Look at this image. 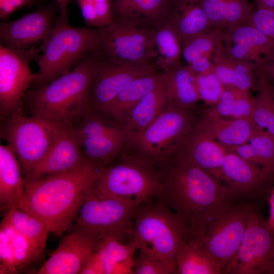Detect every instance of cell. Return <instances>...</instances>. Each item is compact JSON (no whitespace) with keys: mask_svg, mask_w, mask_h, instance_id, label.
Returning a JSON list of instances; mask_svg holds the SVG:
<instances>
[{"mask_svg":"<svg viewBox=\"0 0 274 274\" xmlns=\"http://www.w3.org/2000/svg\"><path fill=\"white\" fill-rule=\"evenodd\" d=\"M97 168L85 161L64 172L24 181L16 207L39 218L49 233L61 235L76 219Z\"/></svg>","mask_w":274,"mask_h":274,"instance_id":"6da1fadb","label":"cell"},{"mask_svg":"<svg viewBox=\"0 0 274 274\" xmlns=\"http://www.w3.org/2000/svg\"><path fill=\"white\" fill-rule=\"evenodd\" d=\"M108 60L97 49L89 52L68 73L29 90L23 99V111L28 115L72 127L91 109L92 85Z\"/></svg>","mask_w":274,"mask_h":274,"instance_id":"7a4b0ae2","label":"cell"},{"mask_svg":"<svg viewBox=\"0 0 274 274\" xmlns=\"http://www.w3.org/2000/svg\"><path fill=\"white\" fill-rule=\"evenodd\" d=\"M163 198L187 224L215 205L230 200L225 185L191 162L173 156L159 164Z\"/></svg>","mask_w":274,"mask_h":274,"instance_id":"3957f363","label":"cell"},{"mask_svg":"<svg viewBox=\"0 0 274 274\" xmlns=\"http://www.w3.org/2000/svg\"><path fill=\"white\" fill-rule=\"evenodd\" d=\"M254 208L246 201L219 203L189 222L186 239L212 257L222 271L236 253Z\"/></svg>","mask_w":274,"mask_h":274,"instance_id":"277c9868","label":"cell"},{"mask_svg":"<svg viewBox=\"0 0 274 274\" xmlns=\"http://www.w3.org/2000/svg\"><path fill=\"white\" fill-rule=\"evenodd\" d=\"M100 36L99 27H75L56 21L49 37L39 47L43 53L35 59L39 71L31 89L43 86L70 72L88 53L97 49Z\"/></svg>","mask_w":274,"mask_h":274,"instance_id":"5b68a950","label":"cell"},{"mask_svg":"<svg viewBox=\"0 0 274 274\" xmlns=\"http://www.w3.org/2000/svg\"><path fill=\"white\" fill-rule=\"evenodd\" d=\"M67 127L27 115L22 106L1 117L0 136L15 154L24 178L43 160Z\"/></svg>","mask_w":274,"mask_h":274,"instance_id":"8992f818","label":"cell"},{"mask_svg":"<svg viewBox=\"0 0 274 274\" xmlns=\"http://www.w3.org/2000/svg\"><path fill=\"white\" fill-rule=\"evenodd\" d=\"M196 121L191 109L167 104L146 128L127 133L125 145L133 156L153 165L159 164L175 154Z\"/></svg>","mask_w":274,"mask_h":274,"instance_id":"52a82bcc","label":"cell"},{"mask_svg":"<svg viewBox=\"0 0 274 274\" xmlns=\"http://www.w3.org/2000/svg\"><path fill=\"white\" fill-rule=\"evenodd\" d=\"M153 164L131 155L115 165L97 168L91 189L97 193L139 204L155 197L163 199L161 174Z\"/></svg>","mask_w":274,"mask_h":274,"instance_id":"ba28073f","label":"cell"},{"mask_svg":"<svg viewBox=\"0 0 274 274\" xmlns=\"http://www.w3.org/2000/svg\"><path fill=\"white\" fill-rule=\"evenodd\" d=\"M149 202L139 207L129 241L140 251L175 261L177 252L186 238L187 224L164 203Z\"/></svg>","mask_w":274,"mask_h":274,"instance_id":"9c48e42d","label":"cell"},{"mask_svg":"<svg viewBox=\"0 0 274 274\" xmlns=\"http://www.w3.org/2000/svg\"><path fill=\"white\" fill-rule=\"evenodd\" d=\"M141 204L101 195L91 188L76 219L79 228L99 238L111 236L124 242L130 239L135 214Z\"/></svg>","mask_w":274,"mask_h":274,"instance_id":"30bf717a","label":"cell"},{"mask_svg":"<svg viewBox=\"0 0 274 274\" xmlns=\"http://www.w3.org/2000/svg\"><path fill=\"white\" fill-rule=\"evenodd\" d=\"M70 128L84 160L97 168L109 165L125 145L127 133L122 124L92 109Z\"/></svg>","mask_w":274,"mask_h":274,"instance_id":"8fae6325","label":"cell"},{"mask_svg":"<svg viewBox=\"0 0 274 274\" xmlns=\"http://www.w3.org/2000/svg\"><path fill=\"white\" fill-rule=\"evenodd\" d=\"M274 230L254 208L234 256L223 269L226 274H272Z\"/></svg>","mask_w":274,"mask_h":274,"instance_id":"7c38bea8","label":"cell"},{"mask_svg":"<svg viewBox=\"0 0 274 274\" xmlns=\"http://www.w3.org/2000/svg\"><path fill=\"white\" fill-rule=\"evenodd\" d=\"M97 49L112 61L122 63H150L156 58L155 29L113 19L99 27Z\"/></svg>","mask_w":274,"mask_h":274,"instance_id":"4fadbf2b","label":"cell"},{"mask_svg":"<svg viewBox=\"0 0 274 274\" xmlns=\"http://www.w3.org/2000/svg\"><path fill=\"white\" fill-rule=\"evenodd\" d=\"M39 47L15 49L0 44V115L6 117L22 106L23 99L38 74L30 64L41 52Z\"/></svg>","mask_w":274,"mask_h":274,"instance_id":"5bb4252c","label":"cell"},{"mask_svg":"<svg viewBox=\"0 0 274 274\" xmlns=\"http://www.w3.org/2000/svg\"><path fill=\"white\" fill-rule=\"evenodd\" d=\"M219 180L225 183L230 200L252 203L270 190L274 173L227 150Z\"/></svg>","mask_w":274,"mask_h":274,"instance_id":"9a60e30c","label":"cell"},{"mask_svg":"<svg viewBox=\"0 0 274 274\" xmlns=\"http://www.w3.org/2000/svg\"><path fill=\"white\" fill-rule=\"evenodd\" d=\"M59 11L56 0L17 19L1 22V44L12 49L27 50L38 43H44L54 28Z\"/></svg>","mask_w":274,"mask_h":274,"instance_id":"2e32d148","label":"cell"},{"mask_svg":"<svg viewBox=\"0 0 274 274\" xmlns=\"http://www.w3.org/2000/svg\"><path fill=\"white\" fill-rule=\"evenodd\" d=\"M155 73L150 63H122L108 60L93 81L91 90V109L102 113L128 83L138 78Z\"/></svg>","mask_w":274,"mask_h":274,"instance_id":"e0dca14e","label":"cell"},{"mask_svg":"<svg viewBox=\"0 0 274 274\" xmlns=\"http://www.w3.org/2000/svg\"><path fill=\"white\" fill-rule=\"evenodd\" d=\"M99 238L96 235L78 228L64 237L35 273H80Z\"/></svg>","mask_w":274,"mask_h":274,"instance_id":"ac0fdd59","label":"cell"},{"mask_svg":"<svg viewBox=\"0 0 274 274\" xmlns=\"http://www.w3.org/2000/svg\"><path fill=\"white\" fill-rule=\"evenodd\" d=\"M223 46L229 57L257 66L274 57V41L248 24L226 29Z\"/></svg>","mask_w":274,"mask_h":274,"instance_id":"d6986e66","label":"cell"},{"mask_svg":"<svg viewBox=\"0 0 274 274\" xmlns=\"http://www.w3.org/2000/svg\"><path fill=\"white\" fill-rule=\"evenodd\" d=\"M136 250L130 241L124 243L111 236L100 237L80 273L132 274Z\"/></svg>","mask_w":274,"mask_h":274,"instance_id":"ffe728a7","label":"cell"},{"mask_svg":"<svg viewBox=\"0 0 274 274\" xmlns=\"http://www.w3.org/2000/svg\"><path fill=\"white\" fill-rule=\"evenodd\" d=\"M196 122L174 155L191 162L219 180L227 150Z\"/></svg>","mask_w":274,"mask_h":274,"instance_id":"44dd1931","label":"cell"},{"mask_svg":"<svg viewBox=\"0 0 274 274\" xmlns=\"http://www.w3.org/2000/svg\"><path fill=\"white\" fill-rule=\"evenodd\" d=\"M196 123L225 148L244 144L262 130L252 121L226 118L211 109Z\"/></svg>","mask_w":274,"mask_h":274,"instance_id":"7402d4cb","label":"cell"},{"mask_svg":"<svg viewBox=\"0 0 274 274\" xmlns=\"http://www.w3.org/2000/svg\"><path fill=\"white\" fill-rule=\"evenodd\" d=\"M85 160L79 143L67 127L43 160L24 178L31 180L73 169Z\"/></svg>","mask_w":274,"mask_h":274,"instance_id":"603a6c76","label":"cell"},{"mask_svg":"<svg viewBox=\"0 0 274 274\" xmlns=\"http://www.w3.org/2000/svg\"><path fill=\"white\" fill-rule=\"evenodd\" d=\"M171 0H114L113 19L135 25H147L167 22L173 6Z\"/></svg>","mask_w":274,"mask_h":274,"instance_id":"cb8c5ba5","label":"cell"},{"mask_svg":"<svg viewBox=\"0 0 274 274\" xmlns=\"http://www.w3.org/2000/svg\"><path fill=\"white\" fill-rule=\"evenodd\" d=\"M163 80V74L156 73L135 79L118 94L101 114L122 123L138 102Z\"/></svg>","mask_w":274,"mask_h":274,"instance_id":"d4e9b609","label":"cell"},{"mask_svg":"<svg viewBox=\"0 0 274 274\" xmlns=\"http://www.w3.org/2000/svg\"><path fill=\"white\" fill-rule=\"evenodd\" d=\"M167 22L175 30L182 47L191 38L212 28L201 0H177Z\"/></svg>","mask_w":274,"mask_h":274,"instance_id":"484cf974","label":"cell"},{"mask_svg":"<svg viewBox=\"0 0 274 274\" xmlns=\"http://www.w3.org/2000/svg\"><path fill=\"white\" fill-rule=\"evenodd\" d=\"M24 178L18 160L8 145L0 146V203L7 211L17 206L23 192Z\"/></svg>","mask_w":274,"mask_h":274,"instance_id":"4316f807","label":"cell"},{"mask_svg":"<svg viewBox=\"0 0 274 274\" xmlns=\"http://www.w3.org/2000/svg\"><path fill=\"white\" fill-rule=\"evenodd\" d=\"M163 74L167 104L188 109L200 100L195 85V74L187 65H180Z\"/></svg>","mask_w":274,"mask_h":274,"instance_id":"83f0119b","label":"cell"},{"mask_svg":"<svg viewBox=\"0 0 274 274\" xmlns=\"http://www.w3.org/2000/svg\"><path fill=\"white\" fill-rule=\"evenodd\" d=\"M213 64L212 72L225 87L248 91L253 87V72L257 66L229 57L225 54L223 45L214 55Z\"/></svg>","mask_w":274,"mask_h":274,"instance_id":"f1b7e54d","label":"cell"},{"mask_svg":"<svg viewBox=\"0 0 274 274\" xmlns=\"http://www.w3.org/2000/svg\"><path fill=\"white\" fill-rule=\"evenodd\" d=\"M212 28L228 29L245 24L254 11L247 0H201Z\"/></svg>","mask_w":274,"mask_h":274,"instance_id":"f546056e","label":"cell"},{"mask_svg":"<svg viewBox=\"0 0 274 274\" xmlns=\"http://www.w3.org/2000/svg\"><path fill=\"white\" fill-rule=\"evenodd\" d=\"M167 104L162 82L147 93L133 108L121 123L127 133L142 130L149 125L159 115Z\"/></svg>","mask_w":274,"mask_h":274,"instance_id":"4dcf8cb0","label":"cell"},{"mask_svg":"<svg viewBox=\"0 0 274 274\" xmlns=\"http://www.w3.org/2000/svg\"><path fill=\"white\" fill-rule=\"evenodd\" d=\"M177 273L220 274L222 269L202 249L185 239L175 257Z\"/></svg>","mask_w":274,"mask_h":274,"instance_id":"1f68e13d","label":"cell"},{"mask_svg":"<svg viewBox=\"0 0 274 274\" xmlns=\"http://www.w3.org/2000/svg\"><path fill=\"white\" fill-rule=\"evenodd\" d=\"M225 149L255 165L274 173V138L263 130L246 143Z\"/></svg>","mask_w":274,"mask_h":274,"instance_id":"d6a6232c","label":"cell"},{"mask_svg":"<svg viewBox=\"0 0 274 274\" xmlns=\"http://www.w3.org/2000/svg\"><path fill=\"white\" fill-rule=\"evenodd\" d=\"M19 233L44 252L49 233L44 222L34 214L12 206L4 218Z\"/></svg>","mask_w":274,"mask_h":274,"instance_id":"836d02e7","label":"cell"},{"mask_svg":"<svg viewBox=\"0 0 274 274\" xmlns=\"http://www.w3.org/2000/svg\"><path fill=\"white\" fill-rule=\"evenodd\" d=\"M255 97L250 91L225 87L217 103L211 108L221 116L253 121Z\"/></svg>","mask_w":274,"mask_h":274,"instance_id":"e575fe53","label":"cell"},{"mask_svg":"<svg viewBox=\"0 0 274 274\" xmlns=\"http://www.w3.org/2000/svg\"><path fill=\"white\" fill-rule=\"evenodd\" d=\"M155 47L157 64L164 72L181 65L182 44L175 30L168 22L155 29Z\"/></svg>","mask_w":274,"mask_h":274,"instance_id":"d590c367","label":"cell"},{"mask_svg":"<svg viewBox=\"0 0 274 274\" xmlns=\"http://www.w3.org/2000/svg\"><path fill=\"white\" fill-rule=\"evenodd\" d=\"M6 232L8 249L11 260L19 271L38 260L43 254L36 245L15 229L3 219L1 228Z\"/></svg>","mask_w":274,"mask_h":274,"instance_id":"8d00e7d4","label":"cell"},{"mask_svg":"<svg viewBox=\"0 0 274 274\" xmlns=\"http://www.w3.org/2000/svg\"><path fill=\"white\" fill-rule=\"evenodd\" d=\"M258 94L253 116L254 123L274 138V94L269 81L259 75Z\"/></svg>","mask_w":274,"mask_h":274,"instance_id":"74e56055","label":"cell"},{"mask_svg":"<svg viewBox=\"0 0 274 274\" xmlns=\"http://www.w3.org/2000/svg\"><path fill=\"white\" fill-rule=\"evenodd\" d=\"M223 32L211 28L191 38L182 46V56L188 63L195 58L206 57L213 60L217 51L223 45Z\"/></svg>","mask_w":274,"mask_h":274,"instance_id":"f35d334b","label":"cell"},{"mask_svg":"<svg viewBox=\"0 0 274 274\" xmlns=\"http://www.w3.org/2000/svg\"><path fill=\"white\" fill-rule=\"evenodd\" d=\"M134 258L133 274L177 273L175 261L163 259L142 251Z\"/></svg>","mask_w":274,"mask_h":274,"instance_id":"ab89813d","label":"cell"},{"mask_svg":"<svg viewBox=\"0 0 274 274\" xmlns=\"http://www.w3.org/2000/svg\"><path fill=\"white\" fill-rule=\"evenodd\" d=\"M195 83L200 100L212 107L217 103L225 88L212 72L195 75Z\"/></svg>","mask_w":274,"mask_h":274,"instance_id":"60d3db41","label":"cell"},{"mask_svg":"<svg viewBox=\"0 0 274 274\" xmlns=\"http://www.w3.org/2000/svg\"><path fill=\"white\" fill-rule=\"evenodd\" d=\"M245 24L250 25L274 41V9L257 8Z\"/></svg>","mask_w":274,"mask_h":274,"instance_id":"b9f144b4","label":"cell"},{"mask_svg":"<svg viewBox=\"0 0 274 274\" xmlns=\"http://www.w3.org/2000/svg\"><path fill=\"white\" fill-rule=\"evenodd\" d=\"M38 0H0V18L6 20L16 10L31 7Z\"/></svg>","mask_w":274,"mask_h":274,"instance_id":"7bdbcfd3","label":"cell"},{"mask_svg":"<svg viewBox=\"0 0 274 274\" xmlns=\"http://www.w3.org/2000/svg\"><path fill=\"white\" fill-rule=\"evenodd\" d=\"M256 71L267 80L274 81V57L258 66Z\"/></svg>","mask_w":274,"mask_h":274,"instance_id":"ee69618b","label":"cell"},{"mask_svg":"<svg viewBox=\"0 0 274 274\" xmlns=\"http://www.w3.org/2000/svg\"><path fill=\"white\" fill-rule=\"evenodd\" d=\"M58 1L60 6V11L56 21L59 23H68L67 9L70 0Z\"/></svg>","mask_w":274,"mask_h":274,"instance_id":"f6af8a7d","label":"cell"},{"mask_svg":"<svg viewBox=\"0 0 274 274\" xmlns=\"http://www.w3.org/2000/svg\"><path fill=\"white\" fill-rule=\"evenodd\" d=\"M268 202L269 204V215L267 222L269 227L274 230V184L270 190Z\"/></svg>","mask_w":274,"mask_h":274,"instance_id":"bcb514c9","label":"cell"},{"mask_svg":"<svg viewBox=\"0 0 274 274\" xmlns=\"http://www.w3.org/2000/svg\"><path fill=\"white\" fill-rule=\"evenodd\" d=\"M257 8L274 9V0H256Z\"/></svg>","mask_w":274,"mask_h":274,"instance_id":"7dc6e473","label":"cell"},{"mask_svg":"<svg viewBox=\"0 0 274 274\" xmlns=\"http://www.w3.org/2000/svg\"><path fill=\"white\" fill-rule=\"evenodd\" d=\"M270 85H271V87L272 92H273V94H274V85H272L271 84H270Z\"/></svg>","mask_w":274,"mask_h":274,"instance_id":"c3c4849f","label":"cell"},{"mask_svg":"<svg viewBox=\"0 0 274 274\" xmlns=\"http://www.w3.org/2000/svg\"><path fill=\"white\" fill-rule=\"evenodd\" d=\"M272 274H274V270H273V273H272Z\"/></svg>","mask_w":274,"mask_h":274,"instance_id":"681fc988","label":"cell"}]
</instances>
